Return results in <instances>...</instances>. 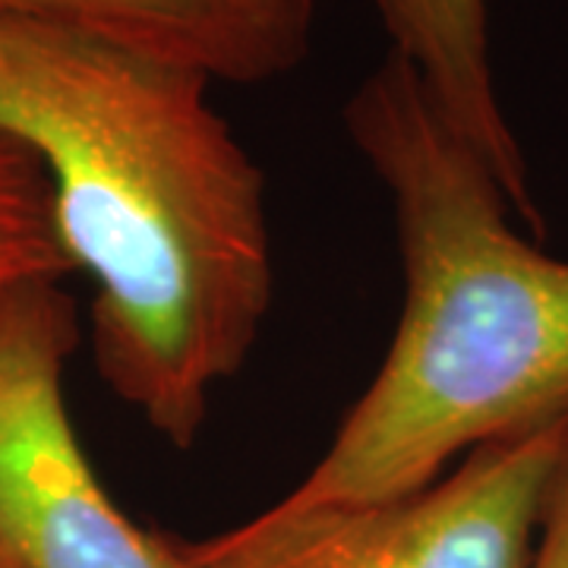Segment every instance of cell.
<instances>
[{
  "instance_id": "6",
  "label": "cell",
  "mask_w": 568,
  "mask_h": 568,
  "mask_svg": "<svg viewBox=\"0 0 568 568\" xmlns=\"http://www.w3.org/2000/svg\"><path fill=\"white\" fill-rule=\"evenodd\" d=\"M388 51L414 67L448 126L487 164L511 212L540 231L521 142L506 118L489 54L487 0H373Z\"/></svg>"
},
{
  "instance_id": "1",
  "label": "cell",
  "mask_w": 568,
  "mask_h": 568,
  "mask_svg": "<svg viewBox=\"0 0 568 568\" xmlns=\"http://www.w3.org/2000/svg\"><path fill=\"white\" fill-rule=\"evenodd\" d=\"M212 82L54 22L0 13V130L48 174L63 253L95 284L111 395L178 452L275 304L268 183Z\"/></svg>"
},
{
  "instance_id": "2",
  "label": "cell",
  "mask_w": 568,
  "mask_h": 568,
  "mask_svg": "<svg viewBox=\"0 0 568 568\" xmlns=\"http://www.w3.org/2000/svg\"><path fill=\"white\" fill-rule=\"evenodd\" d=\"M342 118L395 215L405 310L284 508L402 499L477 448L568 417V260L518 234L487 164L398 54L366 73Z\"/></svg>"
},
{
  "instance_id": "4",
  "label": "cell",
  "mask_w": 568,
  "mask_h": 568,
  "mask_svg": "<svg viewBox=\"0 0 568 568\" xmlns=\"http://www.w3.org/2000/svg\"><path fill=\"white\" fill-rule=\"evenodd\" d=\"M82 342L63 282L0 297V568H190L108 496L67 405Z\"/></svg>"
},
{
  "instance_id": "7",
  "label": "cell",
  "mask_w": 568,
  "mask_h": 568,
  "mask_svg": "<svg viewBox=\"0 0 568 568\" xmlns=\"http://www.w3.org/2000/svg\"><path fill=\"white\" fill-rule=\"evenodd\" d=\"M73 275L44 168L26 142L0 130V297L20 284L67 282Z\"/></svg>"
},
{
  "instance_id": "8",
  "label": "cell",
  "mask_w": 568,
  "mask_h": 568,
  "mask_svg": "<svg viewBox=\"0 0 568 568\" xmlns=\"http://www.w3.org/2000/svg\"><path fill=\"white\" fill-rule=\"evenodd\" d=\"M528 568H568V455L544 508Z\"/></svg>"
},
{
  "instance_id": "3",
  "label": "cell",
  "mask_w": 568,
  "mask_h": 568,
  "mask_svg": "<svg viewBox=\"0 0 568 568\" xmlns=\"http://www.w3.org/2000/svg\"><path fill=\"white\" fill-rule=\"evenodd\" d=\"M566 455L559 417L470 452L402 499L272 503L237 528L178 544L190 568H528Z\"/></svg>"
},
{
  "instance_id": "5",
  "label": "cell",
  "mask_w": 568,
  "mask_h": 568,
  "mask_svg": "<svg viewBox=\"0 0 568 568\" xmlns=\"http://www.w3.org/2000/svg\"><path fill=\"white\" fill-rule=\"evenodd\" d=\"M0 13L77 29L212 85H265L310 58L320 0H0Z\"/></svg>"
}]
</instances>
